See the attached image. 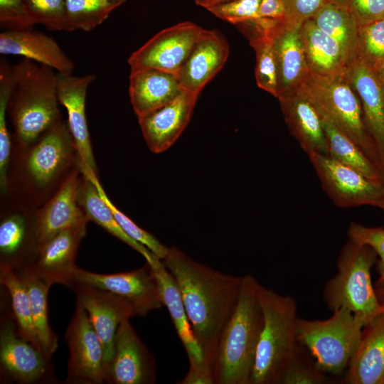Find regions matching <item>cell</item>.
<instances>
[{
  "label": "cell",
  "instance_id": "9",
  "mask_svg": "<svg viewBox=\"0 0 384 384\" xmlns=\"http://www.w3.org/2000/svg\"><path fill=\"white\" fill-rule=\"evenodd\" d=\"M65 340L68 347L67 363L68 384L105 383V365L102 344L84 307L76 302Z\"/></svg>",
  "mask_w": 384,
  "mask_h": 384
},
{
  "label": "cell",
  "instance_id": "13",
  "mask_svg": "<svg viewBox=\"0 0 384 384\" xmlns=\"http://www.w3.org/2000/svg\"><path fill=\"white\" fill-rule=\"evenodd\" d=\"M158 280L164 306L169 311L176 334L187 354L189 369L177 383L213 384L207 370L202 351L196 339L178 287L161 260L156 258L150 265Z\"/></svg>",
  "mask_w": 384,
  "mask_h": 384
},
{
  "label": "cell",
  "instance_id": "38",
  "mask_svg": "<svg viewBox=\"0 0 384 384\" xmlns=\"http://www.w3.org/2000/svg\"><path fill=\"white\" fill-rule=\"evenodd\" d=\"M90 181L95 184L100 197L108 206L123 230L131 238L145 246L150 252L162 260L166 257L169 247L163 245L152 234L137 225L134 220L118 209L107 196L98 177Z\"/></svg>",
  "mask_w": 384,
  "mask_h": 384
},
{
  "label": "cell",
  "instance_id": "26",
  "mask_svg": "<svg viewBox=\"0 0 384 384\" xmlns=\"http://www.w3.org/2000/svg\"><path fill=\"white\" fill-rule=\"evenodd\" d=\"M183 90L175 73L152 68L131 69L129 95L137 117L167 105Z\"/></svg>",
  "mask_w": 384,
  "mask_h": 384
},
{
  "label": "cell",
  "instance_id": "48",
  "mask_svg": "<svg viewBox=\"0 0 384 384\" xmlns=\"http://www.w3.org/2000/svg\"><path fill=\"white\" fill-rule=\"evenodd\" d=\"M373 71L384 88V59Z\"/></svg>",
  "mask_w": 384,
  "mask_h": 384
},
{
  "label": "cell",
  "instance_id": "2",
  "mask_svg": "<svg viewBox=\"0 0 384 384\" xmlns=\"http://www.w3.org/2000/svg\"><path fill=\"white\" fill-rule=\"evenodd\" d=\"M59 104L53 68L25 58L12 65L8 113L20 149L29 148L61 122Z\"/></svg>",
  "mask_w": 384,
  "mask_h": 384
},
{
  "label": "cell",
  "instance_id": "3",
  "mask_svg": "<svg viewBox=\"0 0 384 384\" xmlns=\"http://www.w3.org/2000/svg\"><path fill=\"white\" fill-rule=\"evenodd\" d=\"M259 284L251 275L242 277L238 302L218 342L212 367L213 384H250L263 325Z\"/></svg>",
  "mask_w": 384,
  "mask_h": 384
},
{
  "label": "cell",
  "instance_id": "14",
  "mask_svg": "<svg viewBox=\"0 0 384 384\" xmlns=\"http://www.w3.org/2000/svg\"><path fill=\"white\" fill-rule=\"evenodd\" d=\"M28 149L26 173L39 189L53 183L78 157L68 122L61 121Z\"/></svg>",
  "mask_w": 384,
  "mask_h": 384
},
{
  "label": "cell",
  "instance_id": "18",
  "mask_svg": "<svg viewBox=\"0 0 384 384\" xmlns=\"http://www.w3.org/2000/svg\"><path fill=\"white\" fill-rule=\"evenodd\" d=\"M86 227L82 224L69 228L39 245L33 262L26 268L50 287L60 284L69 288L78 268L75 260Z\"/></svg>",
  "mask_w": 384,
  "mask_h": 384
},
{
  "label": "cell",
  "instance_id": "31",
  "mask_svg": "<svg viewBox=\"0 0 384 384\" xmlns=\"http://www.w3.org/2000/svg\"><path fill=\"white\" fill-rule=\"evenodd\" d=\"M236 26L245 34L255 51L257 85L277 98V68L272 43L267 31V19H252Z\"/></svg>",
  "mask_w": 384,
  "mask_h": 384
},
{
  "label": "cell",
  "instance_id": "20",
  "mask_svg": "<svg viewBox=\"0 0 384 384\" xmlns=\"http://www.w3.org/2000/svg\"><path fill=\"white\" fill-rule=\"evenodd\" d=\"M346 76L360 100L364 122L378 153L384 184V88L373 70L358 58L348 63Z\"/></svg>",
  "mask_w": 384,
  "mask_h": 384
},
{
  "label": "cell",
  "instance_id": "16",
  "mask_svg": "<svg viewBox=\"0 0 384 384\" xmlns=\"http://www.w3.org/2000/svg\"><path fill=\"white\" fill-rule=\"evenodd\" d=\"M60 104L68 113V124L75 144L79 170L87 179L97 177L96 164L86 119L85 102L90 85L95 75L74 76L57 73Z\"/></svg>",
  "mask_w": 384,
  "mask_h": 384
},
{
  "label": "cell",
  "instance_id": "29",
  "mask_svg": "<svg viewBox=\"0 0 384 384\" xmlns=\"http://www.w3.org/2000/svg\"><path fill=\"white\" fill-rule=\"evenodd\" d=\"M310 72L323 75L346 74L347 62L338 43L309 19L300 28Z\"/></svg>",
  "mask_w": 384,
  "mask_h": 384
},
{
  "label": "cell",
  "instance_id": "32",
  "mask_svg": "<svg viewBox=\"0 0 384 384\" xmlns=\"http://www.w3.org/2000/svg\"><path fill=\"white\" fill-rule=\"evenodd\" d=\"M311 19L338 43L347 65L356 58L359 26L348 9L328 1Z\"/></svg>",
  "mask_w": 384,
  "mask_h": 384
},
{
  "label": "cell",
  "instance_id": "5",
  "mask_svg": "<svg viewBox=\"0 0 384 384\" xmlns=\"http://www.w3.org/2000/svg\"><path fill=\"white\" fill-rule=\"evenodd\" d=\"M377 257L369 245L348 239L337 258V272L324 290V299L331 311L346 308L365 326L384 312L370 277Z\"/></svg>",
  "mask_w": 384,
  "mask_h": 384
},
{
  "label": "cell",
  "instance_id": "23",
  "mask_svg": "<svg viewBox=\"0 0 384 384\" xmlns=\"http://www.w3.org/2000/svg\"><path fill=\"white\" fill-rule=\"evenodd\" d=\"M229 55V45L215 30L204 29L177 73L183 90L199 95L220 71Z\"/></svg>",
  "mask_w": 384,
  "mask_h": 384
},
{
  "label": "cell",
  "instance_id": "36",
  "mask_svg": "<svg viewBox=\"0 0 384 384\" xmlns=\"http://www.w3.org/2000/svg\"><path fill=\"white\" fill-rule=\"evenodd\" d=\"M127 0H65L66 31L89 32L101 25Z\"/></svg>",
  "mask_w": 384,
  "mask_h": 384
},
{
  "label": "cell",
  "instance_id": "37",
  "mask_svg": "<svg viewBox=\"0 0 384 384\" xmlns=\"http://www.w3.org/2000/svg\"><path fill=\"white\" fill-rule=\"evenodd\" d=\"M12 86V65L1 59L0 63V187L1 193L8 188V169L11 139L7 126L8 102Z\"/></svg>",
  "mask_w": 384,
  "mask_h": 384
},
{
  "label": "cell",
  "instance_id": "49",
  "mask_svg": "<svg viewBox=\"0 0 384 384\" xmlns=\"http://www.w3.org/2000/svg\"><path fill=\"white\" fill-rule=\"evenodd\" d=\"M375 292L380 302L384 304V284L378 285Z\"/></svg>",
  "mask_w": 384,
  "mask_h": 384
},
{
  "label": "cell",
  "instance_id": "25",
  "mask_svg": "<svg viewBox=\"0 0 384 384\" xmlns=\"http://www.w3.org/2000/svg\"><path fill=\"white\" fill-rule=\"evenodd\" d=\"M0 53L23 56L61 74L70 75L74 69L72 60L53 38L32 28L2 31Z\"/></svg>",
  "mask_w": 384,
  "mask_h": 384
},
{
  "label": "cell",
  "instance_id": "8",
  "mask_svg": "<svg viewBox=\"0 0 384 384\" xmlns=\"http://www.w3.org/2000/svg\"><path fill=\"white\" fill-rule=\"evenodd\" d=\"M0 325L1 380L19 384L55 381L51 358L18 333L11 311H4Z\"/></svg>",
  "mask_w": 384,
  "mask_h": 384
},
{
  "label": "cell",
  "instance_id": "12",
  "mask_svg": "<svg viewBox=\"0 0 384 384\" xmlns=\"http://www.w3.org/2000/svg\"><path fill=\"white\" fill-rule=\"evenodd\" d=\"M204 28L183 21L161 30L131 54V69L152 68L177 75Z\"/></svg>",
  "mask_w": 384,
  "mask_h": 384
},
{
  "label": "cell",
  "instance_id": "27",
  "mask_svg": "<svg viewBox=\"0 0 384 384\" xmlns=\"http://www.w3.org/2000/svg\"><path fill=\"white\" fill-rule=\"evenodd\" d=\"M346 381L351 384H384V312L364 327L348 363Z\"/></svg>",
  "mask_w": 384,
  "mask_h": 384
},
{
  "label": "cell",
  "instance_id": "51",
  "mask_svg": "<svg viewBox=\"0 0 384 384\" xmlns=\"http://www.w3.org/2000/svg\"><path fill=\"white\" fill-rule=\"evenodd\" d=\"M210 0H195V3L200 6H202L204 8L206 4L210 1Z\"/></svg>",
  "mask_w": 384,
  "mask_h": 384
},
{
  "label": "cell",
  "instance_id": "47",
  "mask_svg": "<svg viewBox=\"0 0 384 384\" xmlns=\"http://www.w3.org/2000/svg\"><path fill=\"white\" fill-rule=\"evenodd\" d=\"M285 10L283 0H261L257 18L283 20Z\"/></svg>",
  "mask_w": 384,
  "mask_h": 384
},
{
  "label": "cell",
  "instance_id": "34",
  "mask_svg": "<svg viewBox=\"0 0 384 384\" xmlns=\"http://www.w3.org/2000/svg\"><path fill=\"white\" fill-rule=\"evenodd\" d=\"M321 119L328 143V156L384 186L378 168L358 145L327 119L321 117Z\"/></svg>",
  "mask_w": 384,
  "mask_h": 384
},
{
  "label": "cell",
  "instance_id": "6",
  "mask_svg": "<svg viewBox=\"0 0 384 384\" xmlns=\"http://www.w3.org/2000/svg\"><path fill=\"white\" fill-rule=\"evenodd\" d=\"M297 88L319 115L355 142L380 171L378 153L366 128L360 100L346 74L323 75L309 72Z\"/></svg>",
  "mask_w": 384,
  "mask_h": 384
},
{
  "label": "cell",
  "instance_id": "19",
  "mask_svg": "<svg viewBox=\"0 0 384 384\" xmlns=\"http://www.w3.org/2000/svg\"><path fill=\"white\" fill-rule=\"evenodd\" d=\"M198 95L183 90L167 105L138 117L144 140L154 153L169 149L189 122Z\"/></svg>",
  "mask_w": 384,
  "mask_h": 384
},
{
  "label": "cell",
  "instance_id": "50",
  "mask_svg": "<svg viewBox=\"0 0 384 384\" xmlns=\"http://www.w3.org/2000/svg\"><path fill=\"white\" fill-rule=\"evenodd\" d=\"M329 1L341 7L348 9V0H329Z\"/></svg>",
  "mask_w": 384,
  "mask_h": 384
},
{
  "label": "cell",
  "instance_id": "53",
  "mask_svg": "<svg viewBox=\"0 0 384 384\" xmlns=\"http://www.w3.org/2000/svg\"><path fill=\"white\" fill-rule=\"evenodd\" d=\"M228 1V0H210V1L206 4V6L204 7V9H206L207 6H210V5H212V4H218V3L224 2V1Z\"/></svg>",
  "mask_w": 384,
  "mask_h": 384
},
{
  "label": "cell",
  "instance_id": "15",
  "mask_svg": "<svg viewBox=\"0 0 384 384\" xmlns=\"http://www.w3.org/2000/svg\"><path fill=\"white\" fill-rule=\"evenodd\" d=\"M156 380V363L129 321L118 326L112 358L105 370L110 384H153Z\"/></svg>",
  "mask_w": 384,
  "mask_h": 384
},
{
  "label": "cell",
  "instance_id": "24",
  "mask_svg": "<svg viewBox=\"0 0 384 384\" xmlns=\"http://www.w3.org/2000/svg\"><path fill=\"white\" fill-rule=\"evenodd\" d=\"M284 120L292 136L308 156L329 155L328 143L316 109L297 88L278 97Z\"/></svg>",
  "mask_w": 384,
  "mask_h": 384
},
{
  "label": "cell",
  "instance_id": "42",
  "mask_svg": "<svg viewBox=\"0 0 384 384\" xmlns=\"http://www.w3.org/2000/svg\"><path fill=\"white\" fill-rule=\"evenodd\" d=\"M261 0H228L206 8L214 16L237 25L257 18Z\"/></svg>",
  "mask_w": 384,
  "mask_h": 384
},
{
  "label": "cell",
  "instance_id": "11",
  "mask_svg": "<svg viewBox=\"0 0 384 384\" xmlns=\"http://www.w3.org/2000/svg\"><path fill=\"white\" fill-rule=\"evenodd\" d=\"M75 283L122 297L132 306L136 316H144L164 306L158 280L147 262L138 269L114 274H100L78 267L70 287Z\"/></svg>",
  "mask_w": 384,
  "mask_h": 384
},
{
  "label": "cell",
  "instance_id": "21",
  "mask_svg": "<svg viewBox=\"0 0 384 384\" xmlns=\"http://www.w3.org/2000/svg\"><path fill=\"white\" fill-rule=\"evenodd\" d=\"M300 28L289 26L283 20L267 19V31L277 68V98L297 87L310 72Z\"/></svg>",
  "mask_w": 384,
  "mask_h": 384
},
{
  "label": "cell",
  "instance_id": "46",
  "mask_svg": "<svg viewBox=\"0 0 384 384\" xmlns=\"http://www.w3.org/2000/svg\"><path fill=\"white\" fill-rule=\"evenodd\" d=\"M348 9L359 26L384 19V0H348Z\"/></svg>",
  "mask_w": 384,
  "mask_h": 384
},
{
  "label": "cell",
  "instance_id": "43",
  "mask_svg": "<svg viewBox=\"0 0 384 384\" xmlns=\"http://www.w3.org/2000/svg\"><path fill=\"white\" fill-rule=\"evenodd\" d=\"M347 235L348 238L371 247L376 252L379 277L377 286L384 284V228L368 227L357 222L351 221Z\"/></svg>",
  "mask_w": 384,
  "mask_h": 384
},
{
  "label": "cell",
  "instance_id": "40",
  "mask_svg": "<svg viewBox=\"0 0 384 384\" xmlns=\"http://www.w3.org/2000/svg\"><path fill=\"white\" fill-rule=\"evenodd\" d=\"M322 373L298 348L284 363L275 384H319L324 381Z\"/></svg>",
  "mask_w": 384,
  "mask_h": 384
},
{
  "label": "cell",
  "instance_id": "1",
  "mask_svg": "<svg viewBox=\"0 0 384 384\" xmlns=\"http://www.w3.org/2000/svg\"><path fill=\"white\" fill-rule=\"evenodd\" d=\"M161 261L178 287L205 366L212 376L220 337L238 302L242 277L217 271L174 246L169 247Z\"/></svg>",
  "mask_w": 384,
  "mask_h": 384
},
{
  "label": "cell",
  "instance_id": "17",
  "mask_svg": "<svg viewBox=\"0 0 384 384\" xmlns=\"http://www.w3.org/2000/svg\"><path fill=\"white\" fill-rule=\"evenodd\" d=\"M76 302L86 310L102 344L106 368L114 353L115 335L120 323L136 316L132 306L122 297L89 285L75 283Z\"/></svg>",
  "mask_w": 384,
  "mask_h": 384
},
{
  "label": "cell",
  "instance_id": "28",
  "mask_svg": "<svg viewBox=\"0 0 384 384\" xmlns=\"http://www.w3.org/2000/svg\"><path fill=\"white\" fill-rule=\"evenodd\" d=\"M38 245L31 219L20 213L6 215L0 223V265L20 271L33 262Z\"/></svg>",
  "mask_w": 384,
  "mask_h": 384
},
{
  "label": "cell",
  "instance_id": "33",
  "mask_svg": "<svg viewBox=\"0 0 384 384\" xmlns=\"http://www.w3.org/2000/svg\"><path fill=\"white\" fill-rule=\"evenodd\" d=\"M18 272L27 289L33 324L40 348L51 358L58 348V336L48 321L47 298L50 287L28 268Z\"/></svg>",
  "mask_w": 384,
  "mask_h": 384
},
{
  "label": "cell",
  "instance_id": "52",
  "mask_svg": "<svg viewBox=\"0 0 384 384\" xmlns=\"http://www.w3.org/2000/svg\"><path fill=\"white\" fill-rule=\"evenodd\" d=\"M377 208H380L384 213V195L379 201Z\"/></svg>",
  "mask_w": 384,
  "mask_h": 384
},
{
  "label": "cell",
  "instance_id": "22",
  "mask_svg": "<svg viewBox=\"0 0 384 384\" xmlns=\"http://www.w3.org/2000/svg\"><path fill=\"white\" fill-rule=\"evenodd\" d=\"M79 181L78 171H72L34 216V231L38 246L65 229L87 224L89 220L78 201Z\"/></svg>",
  "mask_w": 384,
  "mask_h": 384
},
{
  "label": "cell",
  "instance_id": "45",
  "mask_svg": "<svg viewBox=\"0 0 384 384\" xmlns=\"http://www.w3.org/2000/svg\"><path fill=\"white\" fill-rule=\"evenodd\" d=\"M329 0H283L285 14L283 21L289 26L300 28L311 19Z\"/></svg>",
  "mask_w": 384,
  "mask_h": 384
},
{
  "label": "cell",
  "instance_id": "41",
  "mask_svg": "<svg viewBox=\"0 0 384 384\" xmlns=\"http://www.w3.org/2000/svg\"><path fill=\"white\" fill-rule=\"evenodd\" d=\"M36 23L49 30L66 31L65 0H24Z\"/></svg>",
  "mask_w": 384,
  "mask_h": 384
},
{
  "label": "cell",
  "instance_id": "4",
  "mask_svg": "<svg viewBox=\"0 0 384 384\" xmlns=\"http://www.w3.org/2000/svg\"><path fill=\"white\" fill-rule=\"evenodd\" d=\"M258 299L263 325L250 384H275L284 363L299 348L297 306L291 295L280 294L260 284Z\"/></svg>",
  "mask_w": 384,
  "mask_h": 384
},
{
  "label": "cell",
  "instance_id": "35",
  "mask_svg": "<svg viewBox=\"0 0 384 384\" xmlns=\"http://www.w3.org/2000/svg\"><path fill=\"white\" fill-rule=\"evenodd\" d=\"M0 283L9 294L18 334L41 350L33 324L27 289L21 275L8 266L0 265Z\"/></svg>",
  "mask_w": 384,
  "mask_h": 384
},
{
  "label": "cell",
  "instance_id": "10",
  "mask_svg": "<svg viewBox=\"0 0 384 384\" xmlns=\"http://www.w3.org/2000/svg\"><path fill=\"white\" fill-rule=\"evenodd\" d=\"M308 157L323 190L336 206L377 207L384 195L383 185L371 181L358 171L329 156L313 153Z\"/></svg>",
  "mask_w": 384,
  "mask_h": 384
},
{
  "label": "cell",
  "instance_id": "30",
  "mask_svg": "<svg viewBox=\"0 0 384 384\" xmlns=\"http://www.w3.org/2000/svg\"><path fill=\"white\" fill-rule=\"evenodd\" d=\"M78 201L88 220H92L112 235L141 254L151 265L157 257L145 246L131 238L121 228L112 212L100 197L92 181L80 178Z\"/></svg>",
  "mask_w": 384,
  "mask_h": 384
},
{
  "label": "cell",
  "instance_id": "7",
  "mask_svg": "<svg viewBox=\"0 0 384 384\" xmlns=\"http://www.w3.org/2000/svg\"><path fill=\"white\" fill-rule=\"evenodd\" d=\"M365 324L346 308L333 311L325 320L298 318L297 334L299 344L305 346L323 373H341L354 354Z\"/></svg>",
  "mask_w": 384,
  "mask_h": 384
},
{
  "label": "cell",
  "instance_id": "39",
  "mask_svg": "<svg viewBox=\"0 0 384 384\" xmlns=\"http://www.w3.org/2000/svg\"><path fill=\"white\" fill-rule=\"evenodd\" d=\"M356 58L372 70L384 59V19L359 26Z\"/></svg>",
  "mask_w": 384,
  "mask_h": 384
},
{
  "label": "cell",
  "instance_id": "44",
  "mask_svg": "<svg viewBox=\"0 0 384 384\" xmlns=\"http://www.w3.org/2000/svg\"><path fill=\"white\" fill-rule=\"evenodd\" d=\"M36 24L24 0H0V26L6 31L32 28Z\"/></svg>",
  "mask_w": 384,
  "mask_h": 384
}]
</instances>
